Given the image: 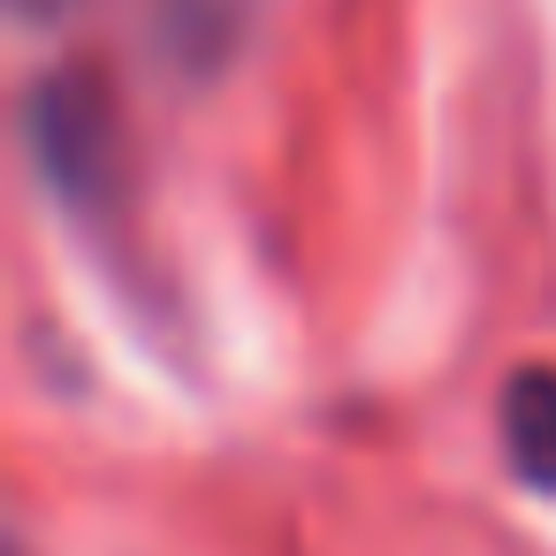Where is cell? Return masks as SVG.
I'll return each mask as SVG.
<instances>
[{"label": "cell", "mask_w": 556, "mask_h": 556, "mask_svg": "<svg viewBox=\"0 0 556 556\" xmlns=\"http://www.w3.org/2000/svg\"><path fill=\"white\" fill-rule=\"evenodd\" d=\"M16 9H24V16H62L70 0H16Z\"/></svg>", "instance_id": "3957f363"}, {"label": "cell", "mask_w": 556, "mask_h": 556, "mask_svg": "<svg viewBox=\"0 0 556 556\" xmlns=\"http://www.w3.org/2000/svg\"><path fill=\"white\" fill-rule=\"evenodd\" d=\"M31 153L47 184L77 206H92L115 176V100L92 70H54L31 92Z\"/></svg>", "instance_id": "6da1fadb"}, {"label": "cell", "mask_w": 556, "mask_h": 556, "mask_svg": "<svg viewBox=\"0 0 556 556\" xmlns=\"http://www.w3.org/2000/svg\"><path fill=\"white\" fill-rule=\"evenodd\" d=\"M495 434L503 457L518 472V488L556 495V366H518L503 404H495Z\"/></svg>", "instance_id": "7a4b0ae2"}]
</instances>
